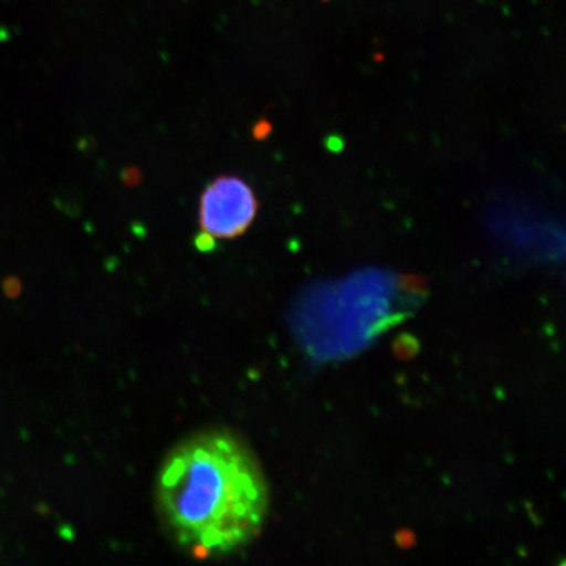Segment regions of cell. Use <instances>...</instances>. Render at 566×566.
I'll return each mask as SVG.
<instances>
[{
	"instance_id": "6da1fadb",
	"label": "cell",
	"mask_w": 566,
	"mask_h": 566,
	"mask_svg": "<svg viewBox=\"0 0 566 566\" xmlns=\"http://www.w3.org/2000/svg\"><path fill=\"white\" fill-rule=\"evenodd\" d=\"M163 525L196 556L228 555L263 528L269 490L256 457L237 436L202 431L176 446L160 465Z\"/></svg>"
},
{
	"instance_id": "7a4b0ae2",
	"label": "cell",
	"mask_w": 566,
	"mask_h": 566,
	"mask_svg": "<svg viewBox=\"0 0 566 566\" xmlns=\"http://www.w3.org/2000/svg\"><path fill=\"white\" fill-rule=\"evenodd\" d=\"M259 202L253 189L237 176H221L203 190L200 200V250L210 251L216 240L242 237L256 218Z\"/></svg>"
},
{
	"instance_id": "3957f363",
	"label": "cell",
	"mask_w": 566,
	"mask_h": 566,
	"mask_svg": "<svg viewBox=\"0 0 566 566\" xmlns=\"http://www.w3.org/2000/svg\"><path fill=\"white\" fill-rule=\"evenodd\" d=\"M396 542H398V544L401 548H409V547L413 546L416 539H415V535L412 533H409L408 530H406V531H400L398 536H396Z\"/></svg>"
},
{
	"instance_id": "277c9868",
	"label": "cell",
	"mask_w": 566,
	"mask_h": 566,
	"mask_svg": "<svg viewBox=\"0 0 566 566\" xmlns=\"http://www.w3.org/2000/svg\"><path fill=\"white\" fill-rule=\"evenodd\" d=\"M560 566H565V563H562Z\"/></svg>"
}]
</instances>
